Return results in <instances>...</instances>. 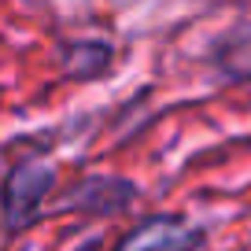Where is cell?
<instances>
[{
	"mask_svg": "<svg viewBox=\"0 0 251 251\" xmlns=\"http://www.w3.org/2000/svg\"><path fill=\"white\" fill-rule=\"evenodd\" d=\"M200 236L174 218H151L137 233H129L118 251H192Z\"/></svg>",
	"mask_w": 251,
	"mask_h": 251,
	"instance_id": "cell-1",
	"label": "cell"
}]
</instances>
